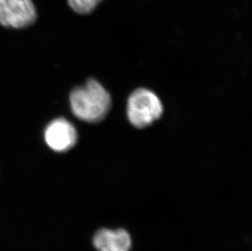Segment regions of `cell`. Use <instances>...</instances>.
Instances as JSON below:
<instances>
[{"label":"cell","mask_w":252,"mask_h":251,"mask_svg":"<svg viewBox=\"0 0 252 251\" xmlns=\"http://www.w3.org/2000/svg\"><path fill=\"white\" fill-rule=\"evenodd\" d=\"M163 108L159 98L151 91L140 88L135 91L127 102V117L135 127L151 125L162 115Z\"/></svg>","instance_id":"obj_2"},{"label":"cell","mask_w":252,"mask_h":251,"mask_svg":"<svg viewBox=\"0 0 252 251\" xmlns=\"http://www.w3.org/2000/svg\"><path fill=\"white\" fill-rule=\"evenodd\" d=\"M37 12L32 0H0V24L26 28L35 22Z\"/></svg>","instance_id":"obj_3"},{"label":"cell","mask_w":252,"mask_h":251,"mask_svg":"<svg viewBox=\"0 0 252 251\" xmlns=\"http://www.w3.org/2000/svg\"><path fill=\"white\" fill-rule=\"evenodd\" d=\"M69 100L73 114L82 121L93 124L102 121L111 107L110 94L95 79L72 91Z\"/></svg>","instance_id":"obj_1"},{"label":"cell","mask_w":252,"mask_h":251,"mask_svg":"<svg viewBox=\"0 0 252 251\" xmlns=\"http://www.w3.org/2000/svg\"><path fill=\"white\" fill-rule=\"evenodd\" d=\"M103 0H68L69 7L79 14H89Z\"/></svg>","instance_id":"obj_6"},{"label":"cell","mask_w":252,"mask_h":251,"mask_svg":"<svg viewBox=\"0 0 252 251\" xmlns=\"http://www.w3.org/2000/svg\"><path fill=\"white\" fill-rule=\"evenodd\" d=\"M47 145L57 152H65L74 147L77 142V130L73 124L64 119L52 122L45 130Z\"/></svg>","instance_id":"obj_4"},{"label":"cell","mask_w":252,"mask_h":251,"mask_svg":"<svg viewBox=\"0 0 252 251\" xmlns=\"http://www.w3.org/2000/svg\"><path fill=\"white\" fill-rule=\"evenodd\" d=\"M93 246L98 251H131V235L124 228H100L95 232Z\"/></svg>","instance_id":"obj_5"}]
</instances>
